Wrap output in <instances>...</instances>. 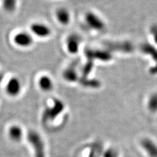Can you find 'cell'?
I'll return each instance as SVG.
<instances>
[{"label": "cell", "mask_w": 157, "mask_h": 157, "mask_svg": "<svg viewBox=\"0 0 157 157\" xmlns=\"http://www.w3.org/2000/svg\"><path fill=\"white\" fill-rule=\"evenodd\" d=\"M65 104L59 98H53L51 104L47 105L43 112V121H52L65 110Z\"/></svg>", "instance_id": "6da1fadb"}, {"label": "cell", "mask_w": 157, "mask_h": 157, "mask_svg": "<svg viewBox=\"0 0 157 157\" xmlns=\"http://www.w3.org/2000/svg\"><path fill=\"white\" fill-rule=\"evenodd\" d=\"M84 22L86 27L91 31L101 32L105 30V23L99 15L96 13L88 11L85 13Z\"/></svg>", "instance_id": "7a4b0ae2"}, {"label": "cell", "mask_w": 157, "mask_h": 157, "mask_svg": "<svg viewBox=\"0 0 157 157\" xmlns=\"http://www.w3.org/2000/svg\"><path fill=\"white\" fill-rule=\"evenodd\" d=\"M29 144L32 147L35 157H45V147L41 135L35 130H30L28 135Z\"/></svg>", "instance_id": "3957f363"}, {"label": "cell", "mask_w": 157, "mask_h": 157, "mask_svg": "<svg viewBox=\"0 0 157 157\" xmlns=\"http://www.w3.org/2000/svg\"><path fill=\"white\" fill-rule=\"evenodd\" d=\"M13 42L16 47L26 49L30 48L33 45L34 37L29 31H19L14 35Z\"/></svg>", "instance_id": "277c9868"}, {"label": "cell", "mask_w": 157, "mask_h": 157, "mask_svg": "<svg viewBox=\"0 0 157 157\" xmlns=\"http://www.w3.org/2000/svg\"><path fill=\"white\" fill-rule=\"evenodd\" d=\"M29 32L34 37L45 39L50 37L52 33V30L50 26L43 22L36 21L32 22L29 25Z\"/></svg>", "instance_id": "5b68a950"}, {"label": "cell", "mask_w": 157, "mask_h": 157, "mask_svg": "<svg viewBox=\"0 0 157 157\" xmlns=\"http://www.w3.org/2000/svg\"><path fill=\"white\" fill-rule=\"evenodd\" d=\"M22 91V83L21 78L17 76H12L7 80L5 85V92L11 98H17L21 95Z\"/></svg>", "instance_id": "8992f818"}, {"label": "cell", "mask_w": 157, "mask_h": 157, "mask_svg": "<svg viewBox=\"0 0 157 157\" xmlns=\"http://www.w3.org/2000/svg\"><path fill=\"white\" fill-rule=\"evenodd\" d=\"M82 43V37L76 33H70L66 39V48L70 55H75L79 51Z\"/></svg>", "instance_id": "52a82bcc"}, {"label": "cell", "mask_w": 157, "mask_h": 157, "mask_svg": "<svg viewBox=\"0 0 157 157\" xmlns=\"http://www.w3.org/2000/svg\"><path fill=\"white\" fill-rule=\"evenodd\" d=\"M55 17L57 22L63 26H68L71 22V13L65 7L57 8L55 12Z\"/></svg>", "instance_id": "ba28073f"}, {"label": "cell", "mask_w": 157, "mask_h": 157, "mask_svg": "<svg viewBox=\"0 0 157 157\" xmlns=\"http://www.w3.org/2000/svg\"><path fill=\"white\" fill-rule=\"evenodd\" d=\"M37 86L42 92H50L54 90L55 82L51 76L44 74L39 77Z\"/></svg>", "instance_id": "9c48e42d"}, {"label": "cell", "mask_w": 157, "mask_h": 157, "mask_svg": "<svg viewBox=\"0 0 157 157\" xmlns=\"http://www.w3.org/2000/svg\"><path fill=\"white\" fill-rule=\"evenodd\" d=\"M22 128L18 124H12L7 130V135L11 141L17 143L21 141L24 137Z\"/></svg>", "instance_id": "30bf717a"}, {"label": "cell", "mask_w": 157, "mask_h": 157, "mask_svg": "<svg viewBox=\"0 0 157 157\" xmlns=\"http://www.w3.org/2000/svg\"><path fill=\"white\" fill-rule=\"evenodd\" d=\"M62 77L66 82L69 83L76 82L78 79V73L76 68L73 66L67 67L62 73Z\"/></svg>", "instance_id": "8fae6325"}, {"label": "cell", "mask_w": 157, "mask_h": 157, "mask_svg": "<svg viewBox=\"0 0 157 157\" xmlns=\"http://www.w3.org/2000/svg\"><path fill=\"white\" fill-rule=\"evenodd\" d=\"M3 11L8 14L15 13L18 4V0H0Z\"/></svg>", "instance_id": "7c38bea8"}, {"label": "cell", "mask_w": 157, "mask_h": 157, "mask_svg": "<svg viewBox=\"0 0 157 157\" xmlns=\"http://www.w3.org/2000/svg\"><path fill=\"white\" fill-rule=\"evenodd\" d=\"M4 79V74L2 71L0 70V83H1Z\"/></svg>", "instance_id": "4fadbf2b"}]
</instances>
